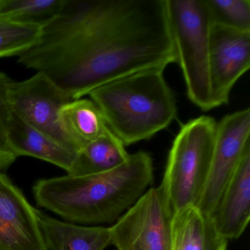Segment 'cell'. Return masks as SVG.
Listing matches in <instances>:
<instances>
[{
	"instance_id": "obj_8",
	"label": "cell",
	"mask_w": 250,
	"mask_h": 250,
	"mask_svg": "<svg viewBox=\"0 0 250 250\" xmlns=\"http://www.w3.org/2000/svg\"><path fill=\"white\" fill-rule=\"evenodd\" d=\"M71 101L42 73L37 72L24 81L12 80L10 84L9 102L13 112L33 128L78 154L60 124V111Z\"/></svg>"
},
{
	"instance_id": "obj_6",
	"label": "cell",
	"mask_w": 250,
	"mask_h": 250,
	"mask_svg": "<svg viewBox=\"0 0 250 250\" xmlns=\"http://www.w3.org/2000/svg\"><path fill=\"white\" fill-rule=\"evenodd\" d=\"M172 213L160 187L146 191L109 228L118 250H171Z\"/></svg>"
},
{
	"instance_id": "obj_1",
	"label": "cell",
	"mask_w": 250,
	"mask_h": 250,
	"mask_svg": "<svg viewBox=\"0 0 250 250\" xmlns=\"http://www.w3.org/2000/svg\"><path fill=\"white\" fill-rule=\"evenodd\" d=\"M71 100L119 78L176 62L165 0H65L18 58Z\"/></svg>"
},
{
	"instance_id": "obj_12",
	"label": "cell",
	"mask_w": 250,
	"mask_h": 250,
	"mask_svg": "<svg viewBox=\"0 0 250 250\" xmlns=\"http://www.w3.org/2000/svg\"><path fill=\"white\" fill-rule=\"evenodd\" d=\"M6 146L16 156H31L71 170L77 153L64 147L12 112L6 134Z\"/></svg>"
},
{
	"instance_id": "obj_15",
	"label": "cell",
	"mask_w": 250,
	"mask_h": 250,
	"mask_svg": "<svg viewBox=\"0 0 250 250\" xmlns=\"http://www.w3.org/2000/svg\"><path fill=\"white\" fill-rule=\"evenodd\" d=\"M59 119L62 131L78 152L109 130L100 109L89 99L71 101L64 105Z\"/></svg>"
},
{
	"instance_id": "obj_11",
	"label": "cell",
	"mask_w": 250,
	"mask_h": 250,
	"mask_svg": "<svg viewBox=\"0 0 250 250\" xmlns=\"http://www.w3.org/2000/svg\"><path fill=\"white\" fill-rule=\"evenodd\" d=\"M210 218L227 240L237 239L247 228L250 219V146L244 151Z\"/></svg>"
},
{
	"instance_id": "obj_9",
	"label": "cell",
	"mask_w": 250,
	"mask_h": 250,
	"mask_svg": "<svg viewBox=\"0 0 250 250\" xmlns=\"http://www.w3.org/2000/svg\"><path fill=\"white\" fill-rule=\"evenodd\" d=\"M250 67V31L212 24L210 77L215 107L228 104L235 83Z\"/></svg>"
},
{
	"instance_id": "obj_14",
	"label": "cell",
	"mask_w": 250,
	"mask_h": 250,
	"mask_svg": "<svg viewBox=\"0 0 250 250\" xmlns=\"http://www.w3.org/2000/svg\"><path fill=\"white\" fill-rule=\"evenodd\" d=\"M228 244L210 216L196 206L172 215L171 250H227Z\"/></svg>"
},
{
	"instance_id": "obj_17",
	"label": "cell",
	"mask_w": 250,
	"mask_h": 250,
	"mask_svg": "<svg viewBox=\"0 0 250 250\" xmlns=\"http://www.w3.org/2000/svg\"><path fill=\"white\" fill-rule=\"evenodd\" d=\"M65 0H0V19L43 27L61 11Z\"/></svg>"
},
{
	"instance_id": "obj_18",
	"label": "cell",
	"mask_w": 250,
	"mask_h": 250,
	"mask_svg": "<svg viewBox=\"0 0 250 250\" xmlns=\"http://www.w3.org/2000/svg\"><path fill=\"white\" fill-rule=\"evenodd\" d=\"M42 26L0 19V59L20 57L39 41Z\"/></svg>"
},
{
	"instance_id": "obj_20",
	"label": "cell",
	"mask_w": 250,
	"mask_h": 250,
	"mask_svg": "<svg viewBox=\"0 0 250 250\" xmlns=\"http://www.w3.org/2000/svg\"><path fill=\"white\" fill-rule=\"evenodd\" d=\"M12 80L0 71V145L6 146V134L12 115L9 102V86Z\"/></svg>"
},
{
	"instance_id": "obj_4",
	"label": "cell",
	"mask_w": 250,
	"mask_h": 250,
	"mask_svg": "<svg viewBox=\"0 0 250 250\" xmlns=\"http://www.w3.org/2000/svg\"><path fill=\"white\" fill-rule=\"evenodd\" d=\"M171 39L191 103L215 107L210 77L212 22L206 0H165Z\"/></svg>"
},
{
	"instance_id": "obj_10",
	"label": "cell",
	"mask_w": 250,
	"mask_h": 250,
	"mask_svg": "<svg viewBox=\"0 0 250 250\" xmlns=\"http://www.w3.org/2000/svg\"><path fill=\"white\" fill-rule=\"evenodd\" d=\"M0 250H48L36 208L11 179L1 172Z\"/></svg>"
},
{
	"instance_id": "obj_2",
	"label": "cell",
	"mask_w": 250,
	"mask_h": 250,
	"mask_svg": "<svg viewBox=\"0 0 250 250\" xmlns=\"http://www.w3.org/2000/svg\"><path fill=\"white\" fill-rule=\"evenodd\" d=\"M153 180V161L141 150L129 154L125 163L109 172L39 180L33 190L39 207L56 213L65 222L104 225L116 222Z\"/></svg>"
},
{
	"instance_id": "obj_21",
	"label": "cell",
	"mask_w": 250,
	"mask_h": 250,
	"mask_svg": "<svg viewBox=\"0 0 250 250\" xmlns=\"http://www.w3.org/2000/svg\"><path fill=\"white\" fill-rule=\"evenodd\" d=\"M17 156L5 146L0 145V172L11 167Z\"/></svg>"
},
{
	"instance_id": "obj_7",
	"label": "cell",
	"mask_w": 250,
	"mask_h": 250,
	"mask_svg": "<svg viewBox=\"0 0 250 250\" xmlns=\"http://www.w3.org/2000/svg\"><path fill=\"white\" fill-rule=\"evenodd\" d=\"M250 109L237 111L216 124L211 161L203 193L196 207L210 215L250 146Z\"/></svg>"
},
{
	"instance_id": "obj_13",
	"label": "cell",
	"mask_w": 250,
	"mask_h": 250,
	"mask_svg": "<svg viewBox=\"0 0 250 250\" xmlns=\"http://www.w3.org/2000/svg\"><path fill=\"white\" fill-rule=\"evenodd\" d=\"M36 212L48 250H104L111 245L109 228L83 226Z\"/></svg>"
},
{
	"instance_id": "obj_3",
	"label": "cell",
	"mask_w": 250,
	"mask_h": 250,
	"mask_svg": "<svg viewBox=\"0 0 250 250\" xmlns=\"http://www.w3.org/2000/svg\"><path fill=\"white\" fill-rule=\"evenodd\" d=\"M163 73L162 69L140 71L89 93L108 128L124 146L151 138L176 118L175 96Z\"/></svg>"
},
{
	"instance_id": "obj_19",
	"label": "cell",
	"mask_w": 250,
	"mask_h": 250,
	"mask_svg": "<svg viewBox=\"0 0 250 250\" xmlns=\"http://www.w3.org/2000/svg\"><path fill=\"white\" fill-rule=\"evenodd\" d=\"M213 24L250 31V0H206Z\"/></svg>"
},
{
	"instance_id": "obj_5",
	"label": "cell",
	"mask_w": 250,
	"mask_h": 250,
	"mask_svg": "<svg viewBox=\"0 0 250 250\" xmlns=\"http://www.w3.org/2000/svg\"><path fill=\"white\" fill-rule=\"evenodd\" d=\"M216 128L213 118L203 115L183 125L175 137L159 186L172 215L197 206L210 169Z\"/></svg>"
},
{
	"instance_id": "obj_16",
	"label": "cell",
	"mask_w": 250,
	"mask_h": 250,
	"mask_svg": "<svg viewBox=\"0 0 250 250\" xmlns=\"http://www.w3.org/2000/svg\"><path fill=\"white\" fill-rule=\"evenodd\" d=\"M129 154L124 143L110 131L84 146L77 154L68 175H96L109 172L125 163Z\"/></svg>"
}]
</instances>
